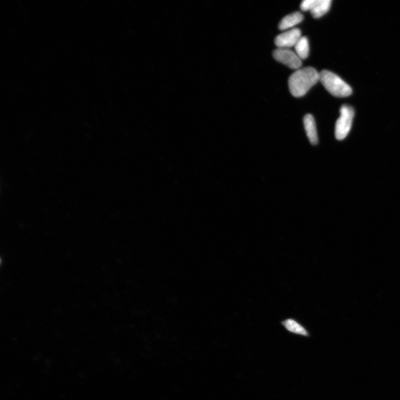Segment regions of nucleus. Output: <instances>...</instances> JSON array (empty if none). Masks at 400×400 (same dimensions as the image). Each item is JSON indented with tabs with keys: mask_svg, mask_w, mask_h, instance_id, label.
<instances>
[{
	"mask_svg": "<svg viewBox=\"0 0 400 400\" xmlns=\"http://www.w3.org/2000/svg\"><path fill=\"white\" fill-rule=\"evenodd\" d=\"M319 81L320 73L315 68L307 67L300 69L289 77V89L293 96L300 98L306 95Z\"/></svg>",
	"mask_w": 400,
	"mask_h": 400,
	"instance_id": "obj_1",
	"label": "nucleus"
},
{
	"mask_svg": "<svg viewBox=\"0 0 400 400\" xmlns=\"http://www.w3.org/2000/svg\"><path fill=\"white\" fill-rule=\"evenodd\" d=\"M320 81L332 95L345 98L352 94V89L337 74L327 70L320 73Z\"/></svg>",
	"mask_w": 400,
	"mask_h": 400,
	"instance_id": "obj_2",
	"label": "nucleus"
},
{
	"mask_svg": "<svg viewBox=\"0 0 400 400\" xmlns=\"http://www.w3.org/2000/svg\"><path fill=\"white\" fill-rule=\"evenodd\" d=\"M340 116L335 125V135L338 140H342L348 135L352 127L355 112L352 107L343 105L340 109Z\"/></svg>",
	"mask_w": 400,
	"mask_h": 400,
	"instance_id": "obj_3",
	"label": "nucleus"
},
{
	"mask_svg": "<svg viewBox=\"0 0 400 400\" xmlns=\"http://www.w3.org/2000/svg\"><path fill=\"white\" fill-rule=\"evenodd\" d=\"M273 56L278 62L291 69H300L302 64L297 55L289 48H278L274 51Z\"/></svg>",
	"mask_w": 400,
	"mask_h": 400,
	"instance_id": "obj_4",
	"label": "nucleus"
},
{
	"mask_svg": "<svg viewBox=\"0 0 400 400\" xmlns=\"http://www.w3.org/2000/svg\"><path fill=\"white\" fill-rule=\"evenodd\" d=\"M301 37L300 30L293 29L278 35L275 38V43L279 48H289L295 46Z\"/></svg>",
	"mask_w": 400,
	"mask_h": 400,
	"instance_id": "obj_5",
	"label": "nucleus"
},
{
	"mask_svg": "<svg viewBox=\"0 0 400 400\" xmlns=\"http://www.w3.org/2000/svg\"><path fill=\"white\" fill-rule=\"evenodd\" d=\"M304 125L306 133L310 143L316 145L318 144L319 139L314 117L311 114H307L304 118Z\"/></svg>",
	"mask_w": 400,
	"mask_h": 400,
	"instance_id": "obj_6",
	"label": "nucleus"
},
{
	"mask_svg": "<svg viewBox=\"0 0 400 400\" xmlns=\"http://www.w3.org/2000/svg\"><path fill=\"white\" fill-rule=\"evenodd\" d=\"M304 20V16L300 12H296L292 13L287 16L281 21L279 25L280 30H285L293 27Z\"/></svg>",
	"mask_w": 400,
	"mask_h": 400,
	"instance_id": "obj_7",
	"label": "nucleus"
},
{
	"mask_svg": "<svg viewBox=\"0 0 400 400\" xmlns=\"http://www.w3.org/2000/svg\"><path fill=\"white\" fill-rule=\"evenodd\" d=\"M331 3V0H316L315 6L310 11L312 16L318 19L326 14L330 8Z\"/></svg>",
	"mask_w": 400,
	"mask_h": 400,
	"instance_id": "obj_8",
	"label": "nucleus"
},
{
	"mask_svg": "<svg viewBox=\"0 0 400 400\" xmlns=\"http://www.w3.org/2000/svg\"><path fill=\"white\" fill-rule=\"evenodd\" d=\"M296 54L302 60L308 58L309 54V43L306 37H301L296 43L295 46Z\"/></svg>",
	"mask_w": 400,
	"mask_h": 400,
	"instance_id": "obj_9",
	"label": "nucleus"
},
{
	"mask_svg": "<svg viewBox=\"0 0 400 400\" xmlns=\"http://www.w3.org/2000/svg\"><path fill=\"white\" fill-rule=\"evenodd\" d=\"M283 324L285 327L290 332L302 336H306L309 335L308 332L306 330V329L301 326L300 324L296 322L295 320L288 319L284 321Z\"/></svg>",
	"mask_w": 400,
	"mask_h": 400,
	"instance_id": "obj_10",
	"label": "nucleus"
},
{
	"mask_svg": "<svg viewBox=\"0 0 400 400\" xmlns=\"http://www.w3.org/2000/svg\"><path fill=\"white\" fill-rule=\"evenodd\" d=\"M316 0H305L303 1L300 5L302 11H311L315 5Z\"/></svg>",
	"mask_w": 400,
	"mask_h": 400,
	"instance_id": "obj_11",
	"label": "nucleus"
}]
</instances>
